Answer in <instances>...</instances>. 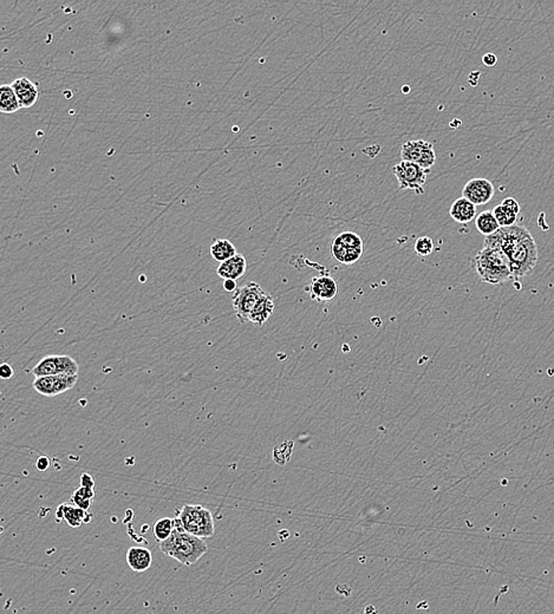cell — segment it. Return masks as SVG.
I'll return each mask as SVG.
<instances>
[{"mask_svg":"<svg viewBox=\"0 0 554 614\" xmlns=\"http://www.w3.org/2000/svg\"><path fill=\"white\" fill-rule=\"evenodd\" d=\"M402 161H408L429 171L435 164L436 153L430 142L412 140L405 142L401 148Z\"/></svg>","mask_w":554,"mask_h":614,"instance_id":"cell-9","label":"cell"},{"mask_svg":"<svg viewBox=\"0 0 554 614\" xmlns=\"http://www.w3.org/2000/svg\"><path fill=\"white\" fill-rule=\"evenodd\" d=\"M393 171L398 178L400 189L403 190L409 189V190H414L416 194H423V185L427 182L430 171H427L412 162L401 161L400 163L395 166Z\"/></svg>","mask_w":554,"mask_h":614,"instance_id":"cell-8","label":"cell"},{"mask_svg":"<svg viewBox=\"0 0 554 614\" xmlns=\"http://www.w3.org/2000/svg\"><path fill=\"white\" fill-rule=\"evenodd\" d=\"M211 255L214 260L221 264L235 257L237 249L230 240H216L211 246Z\"/></svg>","mask_w":554,"mask_h":614,"instance_id":"cell-21","label":"cell"},{"mask_svg":"<svg viewBox=\"0 0 554 614\" xmlns=\"http://www.w3.org/2000/svg\"><path fill=\"white\" fill-rule=\"evenodd\" d=\"M414 248L420 257H428L434 251V242L429 237H418Z\"/></svg>","mask_w":554,"mask_h":614,"instance_id":"cell-25","label":"cell"},{"mask_svg":"<svg viewBox=\"0 0 554 614\" xmlns=\"http://www.w3.org/2000/svg\"><path fill=\"white\" fill-rule=\"evenodd\" d=\"M175 531V519L171 517H161L153 526V534L155 540L161 544L167 541L173 535Z\"/></svg>","mask_w":554,"mask_h":614,"instance_id":"cell-23","label":"cell"},{"mask_svg":"<svg viewBox=\"0 0 554 614\" xmlns=\"http://www.w3.org/2000/svg\"><path fill=\"white\" fill-rule=\"evenodd\" d=\"M14 92L17 95L18 101L21 108H31L38 101V87L32 80L26 77H21L11 84Z\"/></svg>","mask_w":554,"mask_h":614,"instance_id":"cell-13","label":"cell"},{"mask_svg":"<svg viewBox=\"0 0 554 614\" xmlns=\"http://www.w3.org/2000/svg\"><path fill=\"white\" fill-rule=\"evenodd\" d=\"M127 562L134 572H144L153 564V554L146 547H130L127 551Z\"/></svg>","mask_w":554,"mask_h":614,"instance_id":"cell-17","label":"cell"},{"mask_svg":"<svg viewBox=\"0 0 554 614\" xmlns=\"http://www.w3.org/2000/svg\"><path fill=\"white\" fill-rule=\"evenodd\" d=\"M36 468L39 471H42V473L48 470L50 468V458L48 456H41V458H37V460H36Z\"/></svg>","mask_w":554,"mask_h":614,"instance_id":"cell-27","label":"cell"},{"mask_svg":"<svg viewBox=\"0 0 554 614\" xmlns=\"http://www.w3.org/2000/svg\"><path fill=\"white\" fill-rule=\"evenodd\" d=\"M484 244L496 246L504 251L512 266L513 278L528 276L538 264V248L530 230L523 226L500 228L486 237Z\"/></svg>","mask_w":554,"mask_h":614,"instance_id":"cell-1","label":"cell"},{"mask_svg":"<svg viewBox=\"0 0 554 614\" xmlns=\"http://www.w3.org/2000/svg\"><path fill=\"white\" fill-rule=\"evenodd\" d=\"M364 246L362 237L355 232H343L332 240L331 254L343 265H352L362 258Z\"/></svg>","mask_w":554,"mask_h":614,"instance_id":"cell-5","label":"cell"},{"mask_svg":"<svg viewBox=\"0 0 554 614\" xmlns=\"http://www.w3.org/2000/svg\"><path fill=\"white\" fill-rule=\"evenodd\" d=\"M449 213L450 217H453V220L457 221L459 224H468L478 217L476 215V206L464 198H460V199L454 201L453 205L450 207Z\"/></svg>","mask_w":554,"mask_h":614,"instance_id":"cell-18","label":"cell"},{"mask_svg":"<svg viewBox=\"0 0 554 614\" xmlns=\"http://www.w3.org/2000/svg\"><path fill=\"white\" fill-rule=\"evenodd\" d=\"M273 311H275V299L271 294L265 292L250 314V321L257 326H262L269 321Z\"/></svg>","mask_w":554,"mask_h":614,"instance_id":"cell-19","label":"cell"},{"mask_svg":"<svg viewBox=\"0 0 554 614\" xmlns=\"http://www.w3.org/2000/svg\"><path fill=\"white\" fill-rule=\"evenodd\" d=\"M519 213V203L513 198H507V199L504 200L499 206L495 207L493 210V214H494L500 228L516 226Z\"/></svg>","mask_w":554,"mask_h":614,"instance_id":"cell-14","label":"cell"},{"mask_svg":"<svg viewBox=\"0 0 554 614\" xmlns=\"http://www.w3.org/2000/svg\"><path fill=\"white\" fill-rule=\"evenodd\" d=\"M475 226L478 228L479 232L482 235H485V237L493 235V234L496 233L500 230V226H499L498 221L495 219L493 210H485V212L479 214L476 219H475Z\"/></svg>","mask_w":554,"mask_h":614,"instance_id":"cell-22","label":"cell"},{"mask_svg":"<svg viewBox=\"0 0 554 614\" xmlns=\"http://www.w3.org/2000/svg\"><path fill=\"white\" fill-rule=\"evenodd\" d=\"M14 367H12L11 364H1V367H0V377L3 378V379H11V378L14 377Z\"/></svg>","mask_w":554,"mask_h":614,"instance_id":"cell-26","label":"cell"},{"mask_svg":"<svg viewBox=\"0 0 554 614\" xmlns=\"http://www.w3.org/2000/svg\"><path fill=\"white\" fill-rule=\"evenodd\" d=\"M78 382V375H57V376H46L37 377L33 381V389L39 394L46 397H55L71 390Z\"/></svg>","mask_w":554,"mask_h":614,"instance_id":"cell-10","label":"cell"},{"mask_svg":"<svg viewBox=\"0 0 554 614\" xmlns=\"http://www.w3.org/2000/svg\"><path fill=\"white\" fill-rule=\"evenodd\" d=\"M17 95L11 84H4L0 87V112L4 114H14L21 109Z\"/></svg>","mask_w":554,"mask_h":614,"instance_id":"cell-20","label":"cell"},{"mask_svg":"<svg viewBox=\"0 0 554 614\" xmlns=\"http://www.w3.org/2000/svg\"><path fill=\"white\" fill-rule=\"evenodd\" d=\"M175 528L194 537L207 539L214 535V519L211 510L200 505H187L175 517Z\"/></svg>","mask_w":554,"mask_h":614,"instance_id":"cell-4","label":"cell"},{"mask_svg":"<svg viewBox=\"0 0 554 614\" xmlns=\"http://www.w3.org/2000/svg\"><path fill=\"white\" fill-rule=\"evenodd\" d=\"M159 547L164 555L185 566L194 565L208 551V546L203 539L185 531H178L176 528L173 535L167 541L161 542Z\"/></svg>","mask_w":554,"mask_h":614,"instance_id":"cell-3","label":"cell"},{"mask_svg":"<svg viewBox=\"0 0 554 614\" xmlns=\"http://www.w3.org/2000/svg\"><path fill=\"white\" fill-rule=\"evenodd\" d=\"M80 485L82 487H87V488L95 489V480L90 474H87V473H84L80 476Z\"/></svg>","mask_w":554,"mask_h":614,"instance_id":"cell-28","label":"cell"},{"mask_svg":"<svg viewBox=\"0 0 554 614\" xmlns=\"http://www.w3.org/2000/svg\"><path fill=\"white\" fill-rule=\"evenodd\" d=\"M339 285L334 278L329 276H316L311 280L310 296L319 303L331 301L337 297Z\"/></svg>","mask_w":554,"mask_h":614,"instance_id":"cell-12","label":"cell"},{"mask_svg":"<svg viewBox=\"0 0 554 614\" xmlns=\"http://www.w3.org/2000/svg\"><path fill=\"white\" fill-rule=\"evenodd\" d=\"M57 520L65 521L70 527L78 528L83 524L90 522L91 515L87 510H80L78 507L68 503H62L56 510Z\"/></svg>","mask_w":554,"mask_h":614,"instance_id":"cell-15","label":"cell"},{"mask_svg":"<svg viewBox=\"0 0 554 614\" xmlns=\"http://www.w3.org/2000/svg\"><path fill=\"white\" fill-rule=\"evenodd\" d=\"M494 193V185L487 178H472L462 189V198L469 200L475 206H480L489 203Z\"/></svg>","mask_w":554,"mask_h":614,"instance_id":"cell-11","label":"cell"},{"mask_svg":"<svg viewBox=\"0 0 554 614\" xmlns=\"http://www.w3.org/2000/svg\"><path fill=\"white\" fill-rule=\"evenodd\" d=\"M247 269V262L244 255L237 254L227 262H221L219 267L216 269L218 276L223 280L240 279L244 276Z\"/></svg>","mask_w":554,"mask_h":614,"instance_id":"cell-16","label":"cell"},{"mask_svg":"<svg viewBox=\"0 0 554 614\" xmlns=\"http://www.w3.org/2000/svg\"><path fill=\"white\" fill-rule=\"evenodd\" d=\"M265 291L262 290L259 284H246L245 286L239 287L232 297L234 313L240 323L250 321V314L258 303L259 299L264 296Z\"/></svg>","mask_w":554,"mask_h":614,"instance_id":"cell-7","label":"cell"},{"mask_svg":"<svg viewBox=\"0 0 554 614\" xmlns=\"http://www.w3.org/2000/svg\"><path fill=\"white\" fill-rule=\"evenodd\" d=\"M80 371V365L73 357L67 355H51L39 360L35 367H32L31 374L37 377L46 376H57V375H70L76 376Z\"/></svg>","mask_w":554,"mask_h":614,"instance_id":"cell-6","label":"cell"},{"mask_svg":"<svg viewBox=\"0 0 554 614\" xmlns=\"http://www.w3.org/2000/svg\"><path fill=\"white\" fill-rule=\"evenodd\" d=\"M94 500L95 489L87 488V487H82V485L80 488L76 489L71 495V502H73V506L78 507L83 510H90Z\"/></svg>","mask_w":554,"mask_h":614,"instance_id":"cell-24","label":"cell"},{"mask_svg":"<svg viewBox=\"0 0 554 614\" xmlns=\"http://www.w3.org/2000/svg\"><path fill=\"white\" fill-rule=\"evenodd\" d=\"M482 62L486 67H494L495 64L498 63V57L495 56L494 53H486L485 56L482 57Z\"/></svg>","mask_w":554,"mask_h":614,"instance_id":"cell-29","label":"cell"},{"mask_svg":"<svg viewBox=\"0 0 554 614\" xmlns=\"http://www.w3.org/2000/svg\"><path fill=\"white\" fill-rule=\"evenodd\" d=\"M480 279L489 285H501L513 278L512 266L507 255L496 246L484 244L474 259Z\"/></svg>","mask_w":554,"mask_h":614,"instance_id":"cell-2","label":"cell"},{"mask_svg":"<svg viewBox=\"0 0 554 614\" xmlns=\"http://www.w3.org/2000/svg\"><path fill=\"white\" fill-rule=\"evenodd\" d=\"M238 289L239 287H238L235 280H223V290L230 292V293H234Z\"/></svg>","mask_w":554,"mask_h":614,"instance_id":"cell-30","label":"cell"}]
</instances>
